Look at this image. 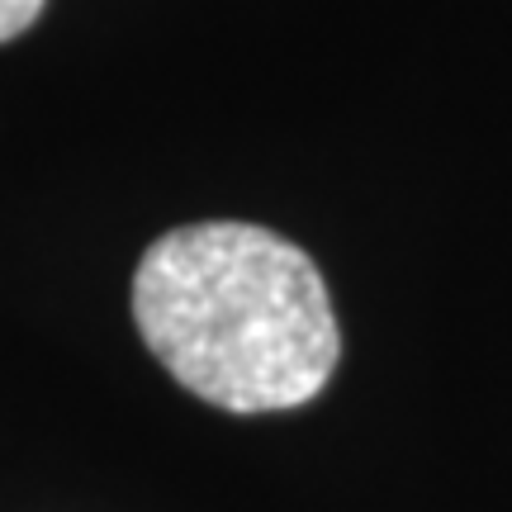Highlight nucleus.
I'll use <instances>...</instances> for the list:
<instances>
[{
  "mask_svg": "<svg viewBox=\"0 0 512 512\" xmlns=\"http://www.w3.org/2000/svg\"><path fill=\"white\" fill-rule=\"evenodd\" d=\"M147 351L223 413H280L328 389L342 332L309 252L261 223L171 228L133 271Z\"/></svg>",
  "mask_w": 512,
  "mask_h": 512,
  "instance_id": "1",
  "label": "nucleus"
},
{
  "mask_svg": "<svg viewBox=\"0 0 512 512\" xmlns=\"http://www.w3.org/2000/svg\"><path fill=\"white\" fill-rule=\"evenodd\" d=\"M38 15H43V0H0V43L19 38Z\"/></svg>",
  "mask_w": 512,
  "mask_h": 512,
  "instance_id": "2",
  "label": "nucleus"
}]
</instances>
